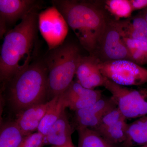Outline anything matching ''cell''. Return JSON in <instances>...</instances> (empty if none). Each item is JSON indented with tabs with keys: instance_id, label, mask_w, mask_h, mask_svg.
I'll return each instance as SVG.
<instances>
[{
	"instance_id": "2e32d148",
	"label": "cell",
	"mask_w": 147,
	"mask_h": 147,
	"mask_svg": "<svg viewBox=\"0 0 147 147\" xmlns=\"http://www.w3.org/2000/svg\"><path fill=\"white\" fill-rule=\"evenodd\" d=\"M147 145V115L128 124L124 147Z\"/></svg>"
},
{
	"instance_id": "7c38bea8",
	"label": "cell",
	"mask_w": 147,
	"mask_h": 147,
	"mask_svg": "<svg viewBox=\"0 0 147 147\" xmlns=\"http://www.w3.org/2000/svg\"><path fill=\"white\" fill-rule=\"evenodd\" d=\"M117 107L112 97H102L87 108L75 112L77 127L94 129L98 125L103 116Z\"/></svg>"
},
{
	"instance_id": "ffe728a7",
	"label": "cell",
	"mask_w": 147,
	"mask_h": 147,
	"mask_svg": "<svg viewBox=\"0 0 147 147\" xmlns=\"http://www.w3.org/2000/svg\"><path fill=\"white\" fill-rule=\"evenodd\" d=\"M77 129L78 147H117L107 142L94 129L82 127H77Z\"/></svg>"
},
{
	"instance_id": "7402d4cb",
	"label": "cell",
	"mask_w": 147,
	"mask_h": 147,
	"mask_svg": "<svg viewBox=\"0 0 147 147\" xmlns=\"http://www.w3.org/2000/svg\"><path fill=\"white\" fill-rule=\"evenodd\" d=\"M123 119H126L122 114L119 108L116 107L106 113L102 118L98 125L93 129L100 134L108 127Z\"/></svg>"
},
{
	"instance_id": "9a60e30c",
	"label": "cell",
	"mask_w": 147,
	"mask_h": 147,
	"mask_svg": "<svg viewBox=\"0 0 147 147\" xmlns=\"http://www.w3.org/2000/svg\"><path fill=\"white\" fill-rule=\"evenodd\" d=\"M116 21L123 37L147 42V23L142 15Z\"/></svg>"
},
{
	"instance_id": "d6986e66",
	"label": "cell",
	"mask_w": 147,
	"mask_h": 147,
	"mask_svg": "<svg viewBox=\"0 0 147 147\" xmlns=\"http://www.w3.org/2000/svg\"><path fill=\"white\" fill-rule=\"evenodd\" d=\"M126 119L122 120L108 127L99 134L107 142L117 147L119 145L124 146L127 137L128 124Z\"/></svg>"
},
{
	"instance_id": "5bb4252c",
	"label": "cell",
	"mask_w": 147,
	"mask_h": 147,
	"mask_svg": "<svg viewBox=\"0 0 147 147\" xmlns=\"http://www.w3.org/2000/svg\"><path fill=\"white\" fill-rule=\"evenodd\" d=\"M72 133L73 129L65 110L50 129L45 136V140L47 144L53 146H65L72 143Z\"/></svg>"
},
{
	"instance_id": "277c9868",
	"label": "cell",
	"mask_w": 147,
	"mask_h": 147,
	"mask_svg": "<svg viewBox=\"0 0 147 147\" xmlns=\"http://www.w3.org/2000/svg\"><path fill=\"white\" fill-rule=\"evenodd\" d=\"M79 47L65 43L50 50L45 63L48 71V95H60L73 81L80 58Z\"/></svg>"
},
{
	"instance_id": "4fadbf2b",
	"label": "cell",
	"mask_w": 147,
	"mask_h": 147,
	"mask_svg": "<svg viewBox=\"0 0 147 147\" xmlns=\"http://www.w3.org/2000/svg\"><path fill=\"white\" fill-rule=\"evenodd\" d=\"M57 96L49 101L33 105L18 113L15 121L25 136L37 130L40 124L49 108L56 101Z\"/></svg>"
},
{
	"instance_id": "3957f363",
	"label": "cell",
	"mask_w": 147,
	"mask_h": 147,
	"mask_svg": "<svg viewBox=\"0 0 147 147\" xmlns=\"http://www.w3.org/2000/svg\"><path fill=\"white\" fill-rule=\"evenodd\" d=\"M7 84L9 101L18 113L46 102L48 95V71L45 62H32Z\"/></svg>"
},
{
	"instance_id": "ba28073f",
	"label": "cell",
	"mask_w": 147,
	"mask_h": 147,
	"mask_svg": "<svg viewBox=\"0 0 147 147\" xmlns=\"http://www.w3.org/2000/svg\"><path fill=\"white\" fill-rule=\"evenodd\" d=\"M100 53L103 61L127 59L130 60L128 48L116 20H110L96 53Z\"/></svg>"
},
{
	"instance_id": "d4e9b609",
	"label": "cell",
	"mask_w": 147,
	"mask_h": 147,
	"mask_svg": "<svg viewBox=\"0 0 147 147\" xmlns=\"http://www.w3.org/2000/svg\"><path fill=\"white\" fill-rule=\"evenodd\" d=\"M129 51L130 61L140 65L147 64V52L135 49L129 50Z\"/></svg>"
},
{
	"instance_id": "5b68a950",
	"label": "cell",
	"mask_w": 147,
	"mask_h": 147,
	"mask_svg": "<svg viewBox=\"0 0 147 147\" xmlns=\"http://www.w3.org/2000/svg\"><path fill=\"white\" fill-rule=\"evenodd\" d=\"M103 87L110 92L117 107L126 119H138L147 115L146 90L129 88L106 78Z\"/></svg>"
},
{
	"instance_id": "9c48e42d",
	"label": "cell",
	"mask_w": 147,
	"mask_h": 147,
	"mask_svg": "<svg viewBox=\"0 0 147 147\" xmlns=\"http://www.w3.org/2000/svg\"><path fill=\"white\" fill-rule=\"evenodd\" d=\"M35 0H0V35L2 38L7 32V27L22 19L28 13L39 8Z\"/></svg>"
},
{
	"instance_id": "4316f807",
	"label": "cell",
	"mask_w": 147,
	"mask_h": 147,
	"mask_svg": "<svg viewBox=\"0 0 147 147\" xmlns=\"http://www.w3.org/2000/svg\"><path fill=\"white\" fill-rule=\"evenodd\" d=\"M51 147H75L73 143H71L65 145L63 146H53Z\"/></svg>"
},
{
	"instance_id": "8992f818",
	"label": "cell",
	"mask_w": 147,
	"mask_h": 147,
	"mask_svg": "<svg viewBox=\"0 0 147 147\" xmlns=\"http://www.w3.org/2000/svg\"><path fill=\"white\" fill-rule=\"evenodd\" d=\"M99 67L104 77L120 86H140L147 83V69L129 60L100 61Z\"/></svg>"
},
{
	"instance_id": "8fae6325",
	"label": "cell",
	"mask_w": 147,
	"mask_h": 147,
	"mask_svg": "<svg viewBox=\"0 0 147 147\" xmlns=\"http://www.w3.org/2000/svg\"><path fill=\"white\" fill-rule=\"evenodd\" d=\"M67 108L76 111L87 108L102 97L100 90L84 88L77 81H73L61 94Z\"/></svg>"
},
{
	"instance_id": "603a6c76",
	"label": "cell",
	"mask_w": 147,
	"mask_h": 147,
	"mask_svg": "<svg viewBox=\"0 0 147 147\" xmlns=\"http://www.w3.org/2000/svg\"><path fill=\"white\" fill-rule=\"evenodd\" d=\"M45 141V136L37 131L26 136L20 147H42Z\"/></svg>"
},
{
	"instance_id": "30bf717a",
	"label": "cell",
	"mask_w": 147,
	"mask_h": 147,
	"mask_svg": "<svg viewBox=\"0 0 147 147\" xmlns=\"http://www.w3.org/2000/svg\"><path fill=\"white\" fill-rule=\"evenodd\" d=\"M100 59L95 55L82 56L76 69V81L84 88L89 89L103 86L106 78L100 72Z\"/></svg>"
},
{
	"instance_id": "e0dca14e",
	"label": "cell",
	"mask_w": 147,
	"mask_h": 147,
	"mask_svg": "<svg viewBox=\"0 0 147 147\" xmlns=\"http://www.w3.org/2000/svg\"><path fill=\"white\" fill-rule=\"evenodd\" d=\"M26 137L16 122L3 123L0 131V147H20Z\"/></svg>"
},
{
	"instance_id": "52a82bcc",
	"label": "cell",
	"mask_w": 147,
	"mask_h": 147,
	"mask_svg": "<svg viewBox=\"0 0 147 147\" xmlns=\"http://www.w3.org/2000/svg\"><path fill=\"white\" fill-rule=\"evenodd\" d=\"M38 28L51 50L63 44L68 32V25L62 13L53 5L38 13Z\"/></svg>"
},
{
	"instance_id": "f1b7e54d",
	"label": "cell",
	"mask_w": 147,
	"mask_h": 147,
	"mask_svg": "<svg viewBox=\"0 0 147 147\" xmlns=\"http://www.w3.org/2000/svg\"><path fill=\"white\" fill-rule=\"evenodd\" d=\"M137 147H147V145H144V146H140Z\"/></svg>"
},
{
	"instance_id": "ac0fdd59",
	"label": "cell",
	"mask_w": 147,
	"mask_h": 147,
	"mask_svg": "<svg viewBox=\"0 0 147 147\" xmlns=\"http://www.w3.org/2000/svg\"><path fill=\"white\" fill-rule=\"evenodd\" d=\"M67 108L65 102L61 94L47 111L38 128L37 131L46 136L52 126L59 119Z\"/></svg>"
},
{
	"instance_id": "484cf974",
	"label": "cell",
	"mask_w": 147,
	"mask_h": 147,
	"mask_svg": "<svg viewBox=\"0 0 147 147\" xmlns=\"http://www.w3.org/2000/svg\"><path fill=\"white\" fill-rule=\"evenodd\" d=\"M133 11L147 8V0H129Z\"/></svg>"
},
{
	"instance_id": "7a4b0ae2",
	"label": "cell",
	"mask_w": 147,
	"mask_h": 147,
	"mask_svg": "<svg viewBox=\"0 0 147 147\" xmlns=\"http://www.w3.org/2000/svg\"><path fill=\"white\" fill-rule=\"evenodd\" d=\"M80 44L95 55L110 20L103 9L94 2L75 0L53 1Z\"/></svg>"
},
{
	"instance_id": "44dd1931",
	"label": "cell",
	"mask_w": 147,
	"mask_h": 147,
	"mask_svg": "<svg viewBox=\"0 0 147 147\" xmlns=\"http://www.w3.org/2000/svg\"><path fill=\"white\" fill-rule=\"evenodd\" d=\"M105 7L116 21L130 18L133 11L129 0H108L105 1Z\"/></svg>"
},
{
	"instance_id": "cb8c5ba5",
	"label": "cell",
	"mask_w": 147,
	"mask_h": 147,
	"mask_svg": "<svg viewBox=\"0 0 147 147\" xmlns=\"http://www.w3.org/2000/svg\"><path fill=\"white\" fill-rule=\"evenodd\" d=\"M123 39L128 50L135 49L147 52V42L125 37H123Z\"/></svg>"
},
{
	"instance_id": "83f0119b",
	"label": "cell",
	"mask_w": 147,
	"mask_h": 147,
	"mask_svg": "<svg viewBox=\"0 0 147 147\" xmlns=\"http://www.w3.org/2000/svg\"><path fill=\"white\" fill-rule=\"evenodd\" d=\"M142 15L147 23V8L145 9L144 13L142 14Z\"/></svg>"
},
{
	"instance_id": "6da1fadb",
	"label": "cell",
	"mask_w": 147,
	"mask_h": 147,
	"mask_svg": "<svg viewBox=\"0 0 147 147\" xmlns=\"http://www.w3.org/2000/svg\"><path fill=\"white\" fill-rule=\"evenodd\" d=\"M39 9L29 12L5 34L0 56L1 82L7 84L32 63L38 29Z\"/></svg>"
}]
</instances>
